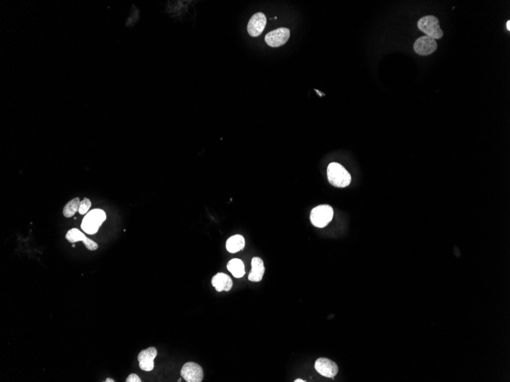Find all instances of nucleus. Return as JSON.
<instances>
[{"label": "nucleus", "mask_w": 510, "mask_h": 382, "mask_svg": "<svg viewBox=\"0 0 510 382\" xmlns=\"http://www.w3.org/2000/svg\"><path fill=\"white\" fill-rule=\"evenodd\" d=\"M329 183L337 188H345L352 182V176L345 167L338 162H331L327 168Z\"/></svg>", "instance_id": "nucleus-1"}, {"label": "nucleus", "mask_w": 510, "mask_h": 382, "mask_svg": "<svg viewBox=\"0 0 510 382\" xmlns=\"http://www.w3.org/2000/svg\"><path fill=\"white\" fill-rule=\"evenodd\" d=\"M334 216V210L329 204H321L314 208L310 213V220L313 226L318 228H326Z\"/></svg>", "instance_id": "nucleus-2"}, {"label": "nucleus", "mask_w": 510, "mask_h": 382, "mask_svg": "<svg viewBox=\"0 0 510 382\" xmlns=\"http://www.w3.org/2000/svg\"><path fill=\"white\" fill-rule=\"evenodd\" d=\"M418 28L425 36L435 39H440L444 36V32L440 28L438 18L434 16H426L418 21Z\"/></svg>", "instance_id": "nucleus-3"}, {"label": "nucleus", "mask_w": 510, "mask_h": 382, "mask_svg": "<svg viewBox=\"0 0 510 382\" xmlns=\"http://www.w3.org/2000/svg\"><path fill=\"white\" fill-rule=\"evenodd\" d=\"M106 214L100 209H94L84 218L81 228L86 233L93 234L98 232L100 225L106 220Z\"/></svg>", "instance_id": "nucleus-4"}, {"label": "nucleus", "mask_w": 510, "mask_h": 382, "mask_svg": "<svg viewBox=\"0 0 510 382\" xmlns=\"http://www.w3.org/2000/svg\"><path fill=\"white\" fill-rule=\"evenodd\" d=\"M438 48L436 40L428 36L419 38L414 43V52L420 56H428L432 54Z\"/></svg>", "instance_id": "nucleus-5"}, {"label": "nucleus", "mask_w": 510, "mask_h": 382, "mask_svg": "<svg viewBox=\"0 0 510 382\" xmlns=\"http://www.w3.org/2000/svg\"><path fill=\"white\" fill-rule=\"evenodd\" d=\"M291 36V30L287 28H279L275 29L271 32L268 33L265 36V42L269 45L270 47L278 48L281 47Z\"/></svg>", "instance_id": "nucleus-6"}, {"label": "nucleus", "mask_w": 510, "mask_h": 382, "mask_svg": "<svg viewBox=\"0 0 510 382\" xmlns=\"http://www.w3.org/2000/svg\"><path fill=\"white\" fill-rule=\"evenodd\" d=\"M316 372L324 377L333 378L339 372V367L336 362L326 358H318L315 363Z\"/></svg>", "instance_id": "nucleus-7"}, {"label": "nucleus", "mask_w": 510, "mask_h": 382, "mask_svg": "<svg viewBox=\"0 0 510 382\" xmlns=\"http://www.w3.org/2000/svg\"><path fill=\"white\" fill-rule=\"evenodd\" d=\"M181 376L187 382H201L203 379V371L201 366L193 362H186L181 370Z\"/></svg>", "instance_id": "nucleus-8"}, {"label": "nucleus", "mask_w": 510, "mask_h": 382, "mask_svg": "<svg viewBox=\"0 0 510 382\" xmlns=\"http://www.w3.org/2000/svg\"><path fill=\"white\" fill-rule=\"evenodd\" d=\"M157 355V350L154 347H149L142 350L138 356L140 368L143 371H152L154 367V358Z\"/></svg>", "instance_id": "nucleus-9"}, {"label": "nucleus", "mask_w": 510, "mask_h": 382, "mask_svg": "<svg viewBox=\"0 0 510 382\" xmlns=\"http://www.w3.org/2000/svg\"><path fill=\"white\" fill-rule=\"evenodd\" d=\"M267 24V18L262 12L253 14L247 24V32L252 37H258L262 34Z\"/></svg>", "instance_id": "nucleus-10"}, {"label": "nucleus", "mask_w": 510, "mask_h": 382, "mask_svg": "<svg viewBox=\"0 0 510 382\" xmlns=\"http://www.w3.org/2000/svg\"><path fill=\"white\" fill-rule=\"evenodd\" d=\"M212 284L218 292H229L232 288L233 283L231 277L225 273L219 272L212 278Z\"/></svg>", "instance_id": "nucleus-11"}, {"label": "nucleus", "mask_w": 510, "mask_h": 382, "mask_svg": "<svg viewBox=\"0 0 510 382\" xmlns=\"http://www.w3.org/2000/svg\"><path fill=\"white\" fill-rule=\"evenodd\" d=\"M251 271L248 276L250 282H261L265 274V267L264 261L260 257H253L251 260Z\"/></svg>", "instance_id": "nucleus-12"}, {"label": "nucleus", "mask_w": 510, "mask_h": 382, "mask_svg": "<svg viewBox=\"0 0 510 382\" xmlns=\"http://www.w3.org/2000/svg\"><path fill=\"white\" fill-rule=\"evenodd\" d=\"M245 246V240L241 235L236 234L228 238L226 242L227 250L231 254L242 250Z\"/></svg>", "instance_id": "nucleus-13"}, {"label": "nucleus", "mask_w": 510, "mask_h": 382, "mask_svg": "<svg viewBox=\"0 0 510 382\" xmlns=\"http://www.w3.org/2000/svg\"><path fill=\"white\" fill-rule=\"evenodd\" d=\"M227 268L235 278H241L245 274L244 262L239 258H232L227 264Z\"/></svg>", "instance_id": "nucleus-14"}, {"label": "nucleus", "mask_w": 510, "mask_h": 382, "mask_svg": "<svg viewBox=\"0 0 510 382\" xmlns=\"http://www.w3.org/2000/svg\"><path fill=\"white\" fill-rule=\"evenodd\" d=\"M81 204V201L79 198H74V200H71L69 202L67 203L63 209V214L66 218H71L74 216L76 213L79 210Z\"/></svg>", "instance_id": "nucleus-15"}, {"label": "nucleus", "mask_w": 510, "mask_h": 382, "mask_svg": "<svg viewBox=\"0 0 510 382\" xmlns=\"http://www.w3.org/2000/svg\"><path fill=\"white\" fill-rule=\"evenodd\" d=\"M66 239L71 244H74V242H79V241H82L83 242H84L87 240V238L82 232L77 230L76 228H73L67 233Z\"/></svg>", "instance_id": "nucleus-16"}, {"label": "nucleus", "mask_w": 510, "mask_h": 382, "mask_svg": "<svg viewBox=\"0 0 510 382\" xmlns=\"http://www.w3.org/2000/svg\"><path fill=\"white\" fill-rule=\"evenodd\" d=\"M90 207H91V202L90 200L85 198L82 202H81V204H80V208H79V213L84 216L87 212L90 210Z\"/></svg>", "instance_id": "nucleus-17"}, {"label": "nucleus", "mask_w": 510, "mask_h": 382, "mask_svg": "<svg viewBox=\"0 0 510 382\" xmlns=\"http://www.w3.org/2000/svg\"><path fill=\"white\" fill-rule=\"evenodd\" d=\"M125 382H141V378H140L138 377V376H137V374H131L130 376H129V377L127 378L126 380H125Z\"/></svg>", "instance_id": "nucleus-18"}, {"label": "nucleus", "mask_w": 510, "mask_h": 382, "mask_svg": "<svg viewBox=\"0 0 510 382\" xmlns=\"http://www.w3.org/2000/svg\"><path fill=\"white\" fill-rule=\"evenodd\" d=\"M506 28H507V30H510V21H509V20H508V21H507V22H506Z\"/></svg>", "instance_id": "nucleus-19"}, {"label": "nucleus", "mask_w": 510, "mask_h": 382, "mask_svg": "<svg viewBox=\"0 0 510 382\" xmlns=\"http://www.w3.org/2000/svg\"><path fill=\"white\" fill-rule=\"evenodd\" d=\"M105 382H116V380H115L114 379L107 378V379H106V380H105Z\"/></svg>", "instance_id": "nucleus-20"}, {"label": "nucleus", "mask_w": 510, "mask_h": 382, "mask_svg": "<svg viewBox=\"0 0 510 382\" xmlns=\"http://www.w3.org/2000/svg\"><path fill=\"white\" fill-rule=\"evenodd\" d=\"M294 382H307V380H303V379H297V380H294Z\"/></svg>", "instance_id": "nucleus-21"}, {"label": "nucleus", "mask_w": 510, "mask_h": 382, "mask_svg": "<svg viewBox=\"0 0 510 382\" xmlns=\"http://www.w3.org/2000/svg\"><path fill=\"white\" fill-rule=\"evenodd\" d=\"M177 382H181V378L179 379V380H177Z\"/></svg>", "instance_id": "nucleus-22"}]
</instances>
